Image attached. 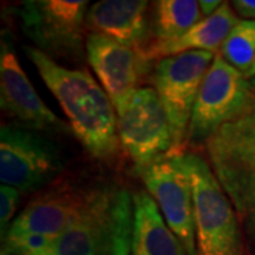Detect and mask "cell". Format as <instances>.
I'll list each match as a JSON object with an SVG mask.
<instances>
[{
	"label": "cell",
	"instance_id": "cell-11",
	"mask_svg": "<svg viewBox=\"0 0 255 255\" xmlns=\"http://www.w3.org/2000/svg\"><path fill=\"white\" fill-rule=\"evenodd\" d=\"M87 6L84 0L24 1L20 17L24 31L40 50H70L81 43Z\"/></svg>",
	"mask_w": 255,
	"mask_h": 255
},
{
	"label": "cell",
	"instance_id": "cell-8",
	"mask_svg": "<svg viewBox=\"0 0 255 255\" xmlns=\"http://www.w3.org/2000/svg\"><path fill=\"white\" fill-rule=\"evenodd\" d=\"M63 170L60 153L50 140L18 125L0 129V180L20 193H30L53 182Z\"/></svg>",
	"mask_w": 255,
	"mask_h": 255
},
{
	"label": "cell",
	"instance_id": "cell-21",
	"mask_svg": "<svg viewBox=\"0 0 255 255\" xmlns=\"http://www.w3.org/2000/svg\"><path fill=\"white\" fill-rule=\"evenodd\" d=\"M199 4H200L201 16H203V18H206L210 17L211 14H214L223 3L220 0H200Z\"/></svg>",
	"mask_w": 255,
	"mask_h": 255
},
{
	"label": "cell",
	"instance_id": "cell-13",
	"mask_svg": "<svg viewBox=\"0 0 255 255\" xmlns=\"http://www.w3.org/2000/svg\"><path fill=\"white\" fill-rule=\"evenodd\" d=\"M85 48L92 70L112 104L137 88L140 63L143 61L137 50L100 33L88 34Z\"/></svg>",
	"mask_w": 255,
	"mask_h": 255
},
{
	"label": "cell",
	"instance_id": "cell-16",
	"mask_svg": "<svg viewBox=\"0 0 255 255\" xmlns=\"http://www.w3.org/2000/svg\"><path fill=\"white\" fill-rule=\"evenodd\" d=\"M133 238L130 255H187L147 191L133 194Z\"/></svg>",
	"mask_w": 255,
	"mask_h": 255
},
{
	"label": "cell",
	"instance_id": "cell-19",
	"mask_svg": "<svg viewBox=\"0 0 255 255\" xmlns=\"http://www.w3.org/2000/svg\"><path fill=\"white\" fill-rule=\"evenodd\" d=\"M18 197H20V191L17 189L7 186V184H1V187H0V228H1V236H4L7 228L10 227V220L14 216Z\"/></svg>",
	"mask_w": 255,
	"mask_h": 255
},
{
	"label": "cell",
	"instance_id": "cell-12",
	"mask_svg": "<svg viewBox=\"0 0 255 255\" xmlns=\"http://www.w3.org/2000/svg\"><path fill=\"white\" fill-rule=\"evenodd\" d=\"M0 104L3 111L37 129L64 128L60 118L40 98L17 57L7 44L0 54Z\"/></svg>",
	"mask_w": 255,
	"mask_h": 255
},
{
	"label": "cell",
	"instance_id": "cell-2",
	"mask_svg": "<svg viewBox=\"0 0 255 255\" xmlns=\"http://www.w3.org/2000/svg\"><path fill=\"white\" fill-rule=\"evenodd\" d=\"M203 143L240 226L255 243V88L251 84L241 110Z\"/></svg>",
	"mask_w": 255,
	"mask_h": 255
},
{
	"label": "cell",
	"instance_id": "cell-14",
	"mask_svg": "<svg viewBox=\"0 0 255 255\" xmlns=\"http://www.w3.org/2000/svg\"><path fill=\"white\" fill-rule=\"evenodd\" d=\"M238 18L228 3H223L220 9L210 17L201 18L180 37L172 40H155L139 50L142 60L147 63L152 60H162L166 57L182 54L187 51H209L220 53L224 40L231 28L237 24Z\"/></svg>",
	"mask_w": 255,
	"mask_h": 255
},
{
	"label": "cell",
	"instance_id": "cell-9",
	"mask_svg": "<svg viewBox=\"0 0 255 255\" xmlns=\"http://www.w3.org/2000/svg\"><path fill=\"white\" fill-rule=\"evenodd\" d=\"M248 90L250 84L244 74L217 53L194 102L187 139L204 142L217 128L241 110Z\"/></svg>",
	"mask_w": 255,
	"mask_h": 255
},
{
	"label": "cell",
	"instance_id": "cell-5",
	"mask_svg": "<svg viewBox=\"0 0 255 255\" xmlns=\"http://www.w3.org/2000/svg\"><path fill=\"white\" fill-rule=\"evenodd\" d=\"M91 189L58 186L31 200L3 236V251L41 255L81 214Z\"/></svg>",
	"mask_w": 255,
	"mask_h": 255
},
{
	"label": "cell",
	"instance_id": "cell-6",
	"mask_svg": "<svg viewBox=\"0 0 255 255\" xmlns=\"http://www.w3.org/2000/svg\"><path fill=\"white\" fill-rule=\"evenodd\" d=\"M121 146L145 169L166 159L173 136L167 112L155 88L137 87L114 104Z\"/></svg>",
	"mask_w": 255,
	"mask_h": 255
},
{
	"label": "cell",
	"instance_id": "cell-15",
	"mask_svg": "<svg viewBox=\"0 0 255 255\" xmlns=\"http://www.w3.org/2000/svg\"><path fill=\"white\" fill-rule=\"evenodd\" d=\"M147 1L102 0L94 3L85 17L87 26L121 44L142 48L147 31Z\"/></svg>",
	"mask_w": 255,
	"mask_h": 255
},
{
	"label": "cell",
	"instance_id": "cell-17",
	"mask_svg": "<svg viewBox=\"0 0 255 255\" xmlns=\"http://www.w3.org/2000/svg\"><path fill=\"white\" fill-rule=\"evenodd\" d=\"M201 10L196 0H160L155 7L156 40H172L200 21Z\"/></svg>",
	"mask_w": 255,
	"mask_h": 255
},
{
	"label": "cell",
	"instance_id": "cell-7",
	"mask_svg": "<svg viewBox=\"0 0 255 255\" xmlns=\"http://www.w3.org/2000/svg\"><path fill=\"white\" fill-rule=\"evenodd\" d=\"M214 57L209 51H187L156 64L153 84L167 112L173 136L170 157L179 155L177 150L187 137L194 102Z\"/></svg>",
	"mask_w": 255,
	"mask_h": 255
},
{
	"label": "cell",
	"instance_id": "cell-4",
	"mask_svg": "<svg viewBox=\"0 0 255 255\" xmlns=\"http://www.w3.org/2000/svg\"><path fill=\"white\" fill-rule=\"evenodd\" d=\"M172 159L190 179L197 255H243L237 213L209 162L196 153Z\"/></svg>",
	"mask_w": 255,
	"mask_h": 255
},
{
	"label": "cell",
	"instance_id": "cell-24",
	"mask_svg": "<svg viewBox=\"0 0 255 255\" xmlns=\"http://www.w3.org/2000/svg\"><path fill=\"white\" fill-rule=\"evenodd\" d=\"M1 255H13V254H9V253H4V251H1Z\"/></svg>",
	"mask_w": 255,
	"mask_h": 255
},
{
	"label": "cell",
	"instance_id": "cell-18",
	"mask_svg": "<svg viewBox=\"0 0 255 255\" xmlns=\"http://www.w3.org/2000/svg\"><path fill=\"white\" fill-rule=\"evenodd\" d=\"M223 58L246 74L255 61V20H238L220 48Z\"/></svg>",
	"mask_w": 255,
	"mask_h": 255
},
{
	"label": "cell",
	"instance_id": "cell-1",
	"mask_svg": "<svg viewBox=\"0 0 255 255\" xmlns=\"http://www.w3.org/2000/svg\"><path fill=\"white\" fill-rule=\"evenodd\" d=\"M26 53L84 147L97 159H112L121 145L117 112L102 85L87 70L63 67L40 48L26 47Z\"/></svg>",
	"mask_w": 255,
	"mask_h": 255
},
{
	"label": "cell",
	"instance_id": "cell-23",
	"mask_svg": "<svg viewBox=\"0 0 255 255\" xmlns=\"http://www.w3.org/2000/svg\"><path fill=\"white\" fill-rule=\"evenodd\" d=\"M251 85H253V87L255 88V78H254V80H251Z\"/></svg>",
	"mask_w": 255,
	"mask_h": 255
},
{
	"label": "cell",
	"instance_id": "cell-10",
	"mask_svg": "<svg viewBox=\"0 0 255 255\" xmlns=\"http://www.w3.org/2000/svg\"><path fill=\"white\" fill-rule=\"evenodd\" d=\"M140 177L187 255H197L193 193L187 173L172 157H167L140 169Z\"/></svg>",
	"mask_w": 255,
	"mask_h": 255
},
{
	"label": "cell",
	"instance_id": "cell-3",
	"mask_svg": "<svg viewBox=\"0 0 255 255\" xmlns=\"http://www.w3.org/2000/svg\"><path fill=\"white\" fill-rule=\"evenodd\" d=\"M133 196L119 187L91 189L81 214L41 255H130Z\"/></svg>",
	"mask_w": 255,
	"mask_h": 255
},
{
	"label": "cell",
	"instance_id": "cell-20",
	"mask_svg": "<svg viewBox=\"0 0 255 255\" xmlns=\"http://www.w3.org/2000/svg\"><path fill=\"white\" fill-rule=\"evenodd\" d=\"M233 7L244 20H255V0H236Z\"/></svg>",
	"mask_w": 255,
	"mask_h": 255
},
{
	"label": "cell",
	"instance_id": "cell-22",
	"mask_svg": "<svg viewBox=\"0 0 255 255\" xmlns=\"http://www.w3.org/2000/svg\"><path fill=\"white\" fill-rule=\"evenodd\" d=\"M244 77H246L247 80H254L255 78V61H254V64L251 65V68H250V70H248V71L244 74Z\"/></svg>",
	"mask_w": 255,
	"mask_h": 255
}]
</instances>
